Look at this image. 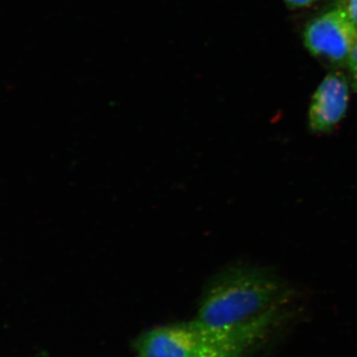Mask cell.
<instances>
[{
	"label": "cell",
	"instance_id": "6da1fadb",
	"mask_svg": "<svg viewBox=\"0 0 357 357\" xmlns=\"http://www.w3.org/2000/svg\"><path fill=\"white\" fill-rule=\"evenodd\" d=\"M291 296L286 284L266 270L230 267L208 284L195 321L215 330L236 328L289 309Z\"/></svg>",
	"mask_w": 357,
	"mask_h": 357
},
{
	"label": "cell",
	"instance_id": "7a4b0ae2",
	"mask_svg": "<svg viewBox=\"0 0 357 357\" xmlns=\"http://www.w3.org/2000/svg\"><path fill=\"white\" fill-rule=\"evenodd\" d=\"M288 310L227 330L206 328L195 319L158 326L136 340V357H241L266 340L287 318Z\"/></svg>",
	"mask_w": 357,
	"mask_h": 357
},
{
	"label": "cell",
	"instance_id": "3957f363",
	"mask_svg": "<svg viewBox=\"0 0 357 357\" xmlns=\"http://www.w3.org/2000/svg\"><path fill=\"white\" fill-rule=\"evenodd\" d=\"M356 39L357 26L335 7L310 21L303 32L307 50L335 65L347 64Z\"/></svg>",
	"mask_w": 357,
	"mask_h": 357
},
{
	"label": "cell",
	"instance_id": "277c9868",
	"mask_svg": "<svg viewBox=\"0 0 357 357\" xmlns=\"http://www.w3.org/2000/svg\"><path fill=\"white\" fill-rule=\"evenodd\" d=\"M351 82L342 72L324 77L312 93L307 121L312 133H328L344 119L349 109Z\"/></svg>",
	"mask_w": 357,
	"mask_h": 357
},
{
	"label": "cell",
	"instance_id": "5b68a950",
	"mask_svg": "<svg viewBox=\"0 0 357 357\" xmlns=\"http://www.w3.org/2000/svg\"><path fill=\"white\" fill-rule=\"evenodd\" d=\"M345 66L349 69L351 89L357 93V39L354 47H352Z\"/></svg>",
	"mask_w": 357,
	"mask_h": 357
},
{
	"label": "cell",
	"instance_id": "8992f818",
	"mask_svg": "<svg viewBox=\"0 0 357 357\" xmlns=\"http://www.w3.org/2000/svg\"><path fill=\"white\" fill-rule=\"evenodd\" d=\"M335 7L357 26V0H338Z\"/></svg>",
	"mask_w": 357,
	"mask_h": 357
},
{
	"label": "cell",
	"instance_id": "52a82bcc",
	"mask_svg": "<svg viewBox=\"0 0 357 357\" xmlns=\"http://www.w3.org/2000/svg\"><path fill=\"white\" fill-rule=\"evenodd\" d=\"M319 1L321 0H284L286 6L291 9L306 8Z\"/></svg>",
	"mask_w": 357,
	"mask_h": 357
}]
</instances>
